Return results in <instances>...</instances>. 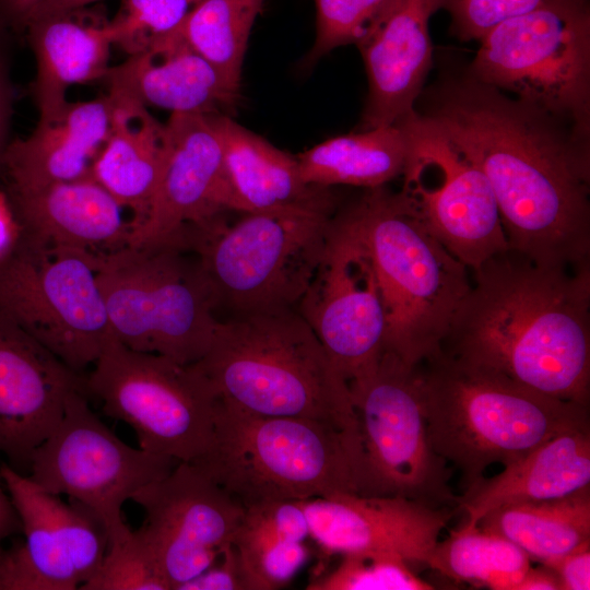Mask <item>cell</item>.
<instances>
[{"label":"cell","instance_id":"14","mask_svg":"<svg viewBox=\"0 0 590 590\" xmlns=\"http://www.w3.org/2000/svg\"><path fill=\"white\" fill-rule=\"evenodd\" d=\"M409 137L401 194L428 233L470 271L508 249L483 172L416 111L400 121Z\"/></svg>","mask_w":590,"mask_h":590},{"label":"cell","instance_id":"18","mask_svg":"<svg viewBox=\"0 0 590 590\" xmlns=\"http://www.w3.org/2000/svg\"><path fill=\"white\" fill-rule=\"evenodd\" d=\"M166 154L149 211L129 246L179 245L184 232L229 210L223 146L211 115L170 114Z\"/></svg>","mask_w":590,"mask_h":590},{"label":"cell","instance_id":"40","mask_svg":"<svg viewBox=\"0 0 590 590\" xmlns=\"http://www.w3.org/2000/svg\"><path fill=\"white\" fill-rule=\"evenodd\" d=\"M177 590H247L235 545H227L211 567L179 586Z\"/></svg>","mask_w":590,"mask_h":590},{"label":"cell","instance_id":"8","mask_svg":"<svg viewBox=\"0 0 590 590\" xmlns=\"http://www.w3.org/2000/svg\"><path fill=\"white\" fill-rule=\"evenodd\" d=\"M177 245L98 255V281L114 338L138 352L191 365L206 353L219 320L198 259Z\"/></svg>","mask_w":590,"mask_h":590},{"label":"cell","instance_id":"26","mask_svg":"<svg viewBox=\"0 0 590 590\" xmlns=\"http://www.w3.org/2000/svg\"><path fill=\"white\" fill-rule=\"evenodd\" d=\"M590 487V425L563 432L518 461L467 487L457 507L477 526L489 510L522 502L555 499Z\"/></svg>","mask_w":590,"mask_h":590},{"label":"cell","instance_id":"30","mask_svg":"<svg viewBox=\"0 0 590 590\" xmlns=\"http://www.w3.org/2000/svg\"><path fill=\"white\" fill-rule=\"evenodd\" d=\"M477 527L509 540L531 560L548 564L590 544V487L560 498L499 506Z\"/></svg>","mask_w":590,"mask_h":590},{"label":"cell","instance_id":"28","mask_svg":"<svg viewBox=\"0 0 590 590\" xmlns=\"http://www.w3.org/2000/svg\"><path fill=\"white\" fill-rule=\"evenodd\" d=\"M108 96L110 131L92 177L132 212L133 231L144 220L162 174L166 128L143 104L111 93Z\"/></svg>","mask_w":590,"mask_h":590},{"label":"cell","instance_id":"41","mask_svg":"<svg viewBox=\"0 0 590 590\" xmlns=\"http://www.w3.org/2000/svg\"><path fill=\"white\" fill-rule=\"evenodd\" d=\"M544 566L556 575L559 590L590 589V544Z\"/></svg>","mask_w":590,"mask_h":590},{"label":"cell","instance_id":"37","mask_svg":"<svg viewBox=\"0 0 590 590\" xmlns=\"http://www.w3.org/2000/svg\"><path fill=\"white\" fill-rule=\"evenodd\" d=\"M309 536L306 514L299 502L271 500L245 508L233 544L250 551L280 542H304Z\"/></svg>","mask_w":590,"mask_h":590},{"label":"cell","instance_id":"7","mask_svg":"<svg viewBox=\"0 0 590 590\" xmlns=\"http://www.w3.org/2000/svg\"><path fill=\"white\" fill-rule=\"evenodd\" d=\"M335 201L270 212L223 215L187 228L216 310L229 317L296 309L323 252Z\"/></svg>","mask_w":590,"mask_h":590},{"label":"cell","instance_id":"17","mask_svg":"<svg viewBox=\"0 0 590 590\" xmlns=\"http://www.w3.org/2000/svg\"><path fill=\"white\" fill-rule=\"evenodd\" d=\"M145 514L135 530L170 590L211 567L232 544L244 506L198 465L178 462L132 499Z\"/></svg>","mask_w":590,"mask_h":590},{"label":"cell","instance_id":"13","mask_svg":"<svg viewBox=\"0 0 590 590\" xmlns=\"http://www.w3.org/2000/svg\"><path fill=\"white\" fill-rule=\"evenodd\" d=\"M87 397L85 390L69 393L60 422L34 451L27 475L93 512L110 545L132 532L122 518L123 504L179 461L123 442L91 410Z\"/></svg>","mask_w":590,"mask_h":590},{"label":"cell","instance_id":"29","mask_svg":"<svg viewBox=\"0 0 590 590\" xmlns=\"http://www.w3.org/2000/svg\"><path fill=\"white\" fill-rule=\"evenodd\" d=\"M408 153V132L398 122L328 139L296 158L306 184L371 189L401 177Z\"/></svg>","mask_w":590,"mask_h":590},{"label":"cell","instance_id":"12","mask_svg":"<svg viewBox=\"0 0 590 590\" xmlns=\"http://www.w3.org/2000/svg\"><path fill=\"white\" fill-rule=\"evenodd\" d=\"M366 473V495L400 496L432 507L456 504L447 461L433 448L417 366L384 352L365 376L349 382Z\"/></svg>","mask_w":590,"mask_h":590},{"label":"cell","instance_id":"9","mask_svg":"<svg viewBox=\"0 0 590 590\" xmlns=\"http://www.w3.org/2000/svg\"><path fill=\"white\" fill-rule=\"evenodd\" d=\"M471 78L588 137L590 14L586 0H548L480 39Z\"/></svg>","mask_w":590,"mask_h":590},{"label":"cell","instance_id":"47","mask_svg":"<svg viewBox=\"0 0 590 590\" xmlns=\"http://www.w3.org/2000/svg\"><path fill=\"white\" fill-rule=\"evenodd\" d=\"M10 115V90L3 67L0 62V158L5 149L4 140Z\"/></svg>","mask_w":590,"mask_h":590},{"label":"cell","instance_id":"25","mask_svg":"<svg viewBox=\"0 0 590 590\" xmlns=\"http://www.w3.org/2000/svg\"><path fill=\"white\" fill-rule=\"evenodd\" d=\"M223 146L231 211L270 212L334 202L330 188L306 184L290 154L227 115H211Z\"/></svg>","mask_w":590,"mask_h":590},{"label":"cell","instance_id":"33","mask_svg":"<svg viewBox=\"0 0 590 590\" xmlns=\"http://www.w3.org/2000/svg\"><path fill=\"white\" fill-rule=\"evenodd\" d=\"M405 560L381 553H347L331 571L311 579L308 590H430Z\"/></svg>","mask_w":590,"mask_h":590},{"label":"cell","instance_id":"43","mask_svg":"<svg viewBox=\"0 0 590 590\" xmlns=\"http://www.w3.org/2000/svg\"><path fill=\"white\" fill-rule=\"evenodd\" d=\"M19 225L7 193L0 192V259L5 257L19 239Z\"/></svg>","mask_w":590,"mask_h":590},{"label":"cell","instance_id":"23","mask_svg":"<svg viewBox=\"0 0 590 590\" xmlns=\"http://www.w3.org/2000/svg\"><path fill=\"white\" fill-rule=\"evenodd\" d=\"M7 196L25 240L97 255L129 243L132 221L125 219L126 208L92 176Z\"/></svg>","mask_w":590,"mask_h":590},{"label":"cell","instance_id":"21","mask_svg":"<svg viewBox=\"0 0 590 590\" xmlns=\"http://www.w3.org/2000/svg\"><path fill=\"white\" fill-rule=\"evenodd\" d=\"M446 0H393L357 43L367 80V101L358 130L398 123L414 104L432 66L430 16Z\"/></svg>","mask_w":590,"mask_h":590},{"label":"cell","instance_id":"35","mask_svg":"<svg viewBox=\"0 0 590 590\" xmlns=\"http://www.w3.org/2000/svg\"><path fill=\"white\" fill-rule=\"evenodd\" d=\"M314 1L317 10V32L315 43L306 56L308 64L338 47L357 45L393 2V0Z\"/></svg>","mask_w":590,"mask_h":590},{"label":"cell","instance_id":"16","mask_svg":"<svg viewBox=\"0 0 590 590\" xmlns=\"http://www.w3.org/2000/svg\"><path fill=\"white\" fill-rule=\"evenodd\" d=\"M0 479L21 522L24 539L0 543V590H76L99 567L108 534L87 508L36 484L8 463Z\"/></svg>","mask_w":590,"mask_h":590},{"label":"cell","instance_id":"27","mask_svg":"<svg viewBox=\"0 0 590 590\" xmlns=\"http://www.w3.org/2000/svg\"><path fill=\"white\" fill-rule=\"evenodd\" d=\"M25 28L36 59L34 94L40 115L62 106L70 86L105 79L114 42L110 20L99 10L50 14Z\"/></svg>","mask_w":590,"mask_h":590},{"label":"cell","instance_id":"15","mask_svg":"<svg viewBox=\"0 0 590 590\" xmlns=\"http://www.w3.org/2000/svg\"><path fill=\"white\" fill-rule=\"evenodd\" d=\"M296 310L347 384L378 364L385 352L386 308L370 257L340 211Z\"/></svg>","mask_w":590,"mask_h":590},{"label":"cell","instance_id":"31","mask_svg":"<svg viewBox=\"0 0 590 590\" xmlns=\"http://www.w3.org/2000/svg\"><path fill=\"white\" fill-rule=\"evenodd\" d=\"M427 566L456 581L492 590H516L531 559L509 540L461 526L437 542Z\"/></svg>","mask_w":590,"mask_h":590},{"label":"cell","instance_id":"2","mask_svg":"<svg viewBox=\"0 0 590 590\" xmlns=\"http://www.w3.org/2000/svg\"><path fill=\"white\" fill-rule=\"evenodd\" d=\"M472 273L440 351L589 406L590 262L546 267L507 249Z\"/></svg>","mask_w":590,"mask_h":590},{"label":"cell","instance_id":"46","mask_svg":"<svg viewBox=\"0 0 590 590\" xmlns=\"http://www.w3.org/2000/svg\"><path fill=\"white\" fill-rule=\"evenodd\" d=\"M96 1L98 0H45L31 14L30 19L26 22V25L32 20L47 16L50 14H56V13L73 10V9H78V8L87 7L88 4H92Z\"/></svg>","mask_w":590,"mask_h":590},{"label":"cell","instance_id":"20","mask_svg":"<svg viewBox=\"0 0 590 590\" xmlns=\"http://www.w3.org/2000/svg\"><path fill=\"white\" fill-rule=\"evenodd\" d=\"M326 556L381 553L426 564L452 511L400 497L338 493L299 502Z\"/></svg>","mask_w":590,"mask_h":590},{"label":"cell","instance_id":"34","mask_svg":"<svg viewBox=\"0 0 590 590\" xmlns=\"http://www.w3.org/2000/svg\"><path fill=\"white\" fill-rule=\"evenodd\" d=\"M200 0H122L110 20L114 45L129 55L175 31Z\"/></svg>","mask_w":590,"mask_h":590},{"label":"cell","instance_id":"19","mask_svg":"<svg viewBox=\"0 0 590 590\" xmlns=\"http://www.w3.org/2000/svg\"><path fill=\"white\" fill-rule=\"evenodd\" d=\"M73 390L86 391L85 377L0 311V456L8 464L28 472L34 451L57 427Z\"/></svg>","mask_w":590,"mask_h":590},{"label":"cell","instance_id":"42","mask_svg":"<svg viewBox=\"0 0 590 590\" xmlns=\"http://www.w3.org/2000/svg\"><path fill=\"white\" fill-rule=\"evenodd\" d=\"M45 0H0V25L24 28L34 10Z\"/></svg>","mask_w":590,"mask_h":590},{"label":"cell","instance_id":"1","mask_svg":"<svg viewBox=\"0 0 590 590\" xmlns=\"http://www.w3.org/2000/svg\"><path fill=\"white\" fill-rule=\"evenodd\" d=\"M422 116L487 178L509 250L546 267L590 262L586 137L473 78L444 86Z\"/></svg>","mask_w":590,"mask_h":590},{"label":"cell","instance_id":"3","mask_svg":"<svg viewBox=\"0 0 590 590\" xmlns=\"http://www.w3.org/2000/svg\"><path fill=\"white\" fill-rule=\"evenodd\" d=\"M191 365L226 404L361 433L349 384L296 309L219 320L206 353Z\"/></svg>","mask_w":590,"mask_h":590},{"label":"cell","instance_id":"38","mask_svg":"<svg viewBox=\"0 0 590 590\" xmlns=\"http://www.w3.org/2000/svg\"><path fill=\"white\" fill-rule=\"evenodd\" d=\"M237 552L247 590H275L286 586L309 557L304 542L296 541Z\"/></svg>","mask_w":590,"mask_h":590},{"label":"cell","instance_id":"39","mask_svg":"<svg viewBox=\"0 0 590 590\" xmlns=\"http://www.w3.org/2000/svg\"><path fill=\"white\" fill-rule=\"evenodd\" d=\"M548 0H446L455 32L463 40H480L496 25L530 12Z\"/></svg>","mask_w":590,"mask_h":590},{"label":"cell","instance_id":"11","mask_svg":"<svg viewBox=\"0 0 590 590\" xmlns=\"http://www.w3.org/2000/svg\"><path fill=\"white\" fill-rule=\"evenodd\" d=\"M93 366L87 396L128 424L141 449L190 463L208 451L217 397L193 365L133 351L113 338Z\"/></svg>","mask_w":590,"mask_h":590},{"label":"cell","instance_id":"36","mask_svg":"<svg viewBox=\"0 0 590 590\" xmlns=\"http://www.w3.org/2000/svg\"><path fill=\"white\" fill-rule=\"evenodd\" d=\"M81 590H170L149 548L132 531L110 544L94 575Z\"/></svg>","mask_w":590,"mask_h":590},{"label":"cell","instance_id":"45","mask_svg":"<svg viewBox=\"0 0 590 590\" xmlns=\"http://www.w3.org/2000/svg\"><path fill=\"white\" fill-rule=\"evenodd\" d=\"M21 532V522L3 482L0 479V543Z\"/></svg>","mask_w":590,"mask_h":590},{"label":"cell","instance_id":"32","mask_svg":"<svg viewBox=\"0 0 590 590\" xmlns=\"http://www.w3.org/2000/svg\"><path fill=\"white\" fill-rule=\"evenodd\" d=\"M264 0H200L176 28L184 40L240 86L247 44Z\"/></svg>","mask_w":590,"mask_h":590},{"label":"cell","instance_id":"22","mask_svg":"<svg viewBox=\"0 0 590 590\" xmlns=\"http://www.w3.org/2000/svg\"><path fill=\"white\" fill-rule=\"evenodd\" d=\"M105 80L109 93L170 114L226 115L240 98V86L228 81L176 30L110 67Z\"/></svg>","mask_w":590,"mask_h":590},{"label":"cell","instance_id":"44","mask_svg":"<svg viewBox=\"0 0 590 590\" xmlns=\"http://www.w3.org/2000/svg\"><path fill=\"white\" fill-rule=\"evenodd\" d=\"M516 590H559V582L552 569L540 564L528 568Z\"/></svg>","mask_w":590,"mask_h":590},{"label":"cell","instance_id":"24","mask_svg":"<svg viewBox=\"0 0 590 590\" xmlns=\"http://www.w3.org/2000/svg\"><path fill=\"white\" fill-rule=\"evenodd\" d=\"M113 104L104 96L66 102L40 115L25 139L7 145L1 158L8 191H23L92 176L93 165L110 131Z\"/></svg>","mask_w":590,"mask_h":590},{"label":"cell","instance_id":"4","mask_svg":"<svg viewBox=\"0 0 590 590\" xmlns=\"http://www.w3.org/2000/svg\"><path fill=\"white\" fill-rule=\"evenodd\" d=\"M434 450L465 487L492 464L509 465L571 428L590 425L589 406L552 398L439 351L417 365Z\"/></svg>","mask_w":590,"mask_h":590},{"label":"cell","instance_id":"5","mask_svg":"<svg viewBox=\"0 0 590 590\" xmlns=\"http://www.w3.org/2000/svg\"><path fill=\"white\" fill-rule=\"evenodd\" d=\"M193 463L244 508L366 495L359 432L308 417L250 413L219 399L212 442Z\"/></svg>","mask_w":590,"mask_h":590},{"label":"cell","instance_id":"10","mask_svg":"<svg viewBox=\"0 0 590 590\" xmlns=\"http://www.w3.org/2000/svg\"><path fill=\"white\" fill-rule=\"evenodd\" d=\"M0 311L78 374L114 338L98 255L86 250L19 237L0 259Z\"/></svg>","mask_w":590,"mask_h":590},{"label":"cell","instance_id":"6","mask_svg":"<svg viewBox=\"0 0 590 590\" xmlns=\"http://www.w3.org/2000/svg\"><path fill=\"white\" fill-rule=\"evenodd\" d=\"M340 213L376 272L387 316L385 352L420 365L440 351L470 291V270L428 233L400 191L365 189Z\"/></svg>","mask_w":590,"mask_h":590}]
</instances>
